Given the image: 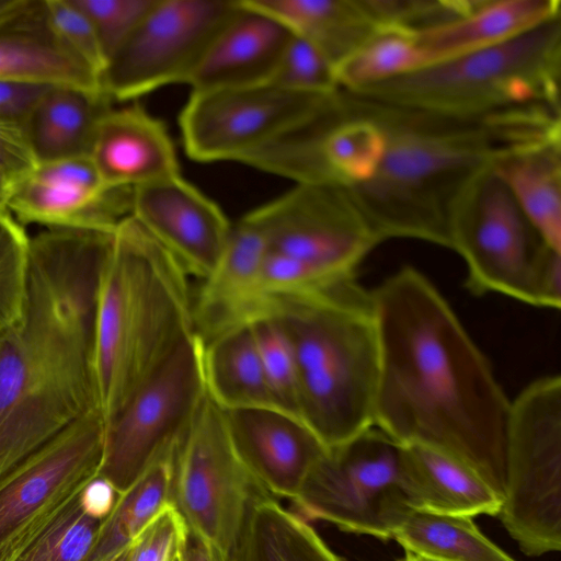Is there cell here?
I'll list each match as a JSON object with an SVG mask.
<instances>
[{"mask_svg":"<svg viewBox=\"0 0 561 561\" xmlns=\"http://www.w3.org/2000/svg\"><path fill=\"white\" fill-rule=\"evenodd\" d=\"M404 550L437 561H515L470 516L411 510L393 533Z\"/></svg>","mask_w":561,"mask_h":561,"instance_id":"cell-31","label":"cell"},{"mask_svg":"<svg viewBox=\"0 0 561 561\" xmlns=\"http://www.w3.org/2000/svg\"><path fill=\"white\" fill-rule=\"evenodd\" d=\"M0 82L102 92L99 76L56 34L45 0H18L0 15Z\"/></svg>","mask_w":561,"mask_h":561,"instance_id":"cell-21","label":"cell"},{"mask_svg":"<svg viewBox=\"0 0 561 561\" xmlns=\"http://www.w3.org/2000/svg\"><path fill=\"white\" fill-rule=\"evenodd\" d=\"M228 432L240 460L274 499L290 501L327 453L299 419L278 409L225 411Z\"/></svg>","mask_w":561,"mask_h":561,"instance_id":"cell-18","label":"cell"},{"mask_svg":"<svg viewBox=\"0 0 561 561\" xmlns=\"http://www.w3.org/2000/svg\"><path fill=\"white\" fill-rule=\"evenodd\" d=\"M30 238L10 211L0 214V332L15 324L24 312Z\"/></svg>","mask_w":561,"mask_h":561,"instance_id":"cell-34","label":"cell"},{"mask_svg":"<svg viewBox=\"0 0 561 561\" xmlns=\"http://www.w3.org/2000/svg\"><path fill=\"white\" fill-rule=\"evenodd\" d=\"M195 333L140 387L105 427L99 476L122 493L185 432L206 389Z\"/></svg>","mask_w":561,"mask_h":561,"instance_id":"cell-14","label":"cell"},{"mask_svg":"<svg viewBox=\"0 0 561 561\" xmlns=\"http://www.w3.org/2000/svg\"><path fill=\"white\" fill-rule=\"evenodd\" d=\"M560 0H478L466 15L411 35L428 67L503 44L560 18Z\"/></svg>","mask_w":561,"mask_h":561,"instance_id":"cell-23","label":"cell"},{"mask_svg":"<svg viewBox=\"0 0 561 561\" xmlns=\"http://www.w3.org/2000/svg\"><path fill=\"white\" fill-rule=\"evenodd\" d=\"M401 482L411 510L497 516L501 496L470 467L440 450L401 446Z\"/></svg>","mask_w":561,"mask_h":561,"instance_id":"cell-24","label":"cell"},{"mask_svg":"<svg viewBox=\"0 0 561 561\" xmlns=\"http://www.w3.org/2000/svg\"><path fill=\"white\" fill-rule=\"evenodd\" d=\"M186 530L184 520L170 503L131 542L128 561H170Z\"/></svg>","mask_w":561,"mask_h":561,"instance_id":"cell-40","label":"cell"},{"mask_svg":"<svg viewBox=\"0 0 561 561\" xmlns=\"http://www.w3.org/2000/svg\"><path fill=\"white\" fill-rule=\"evenodd\" d=\"M400 561H437V560L432 559L426 556H423V554H420V553H415V552L405 550L404 558H402Z\"/></svg>","mask_w":561,"mask_h":561,"instance_id":"cell-46","label":"cell"},{"mask_svg":"<svg viewBox=\"0 0 561 561\" xmlns=\"http://www.w3.org/2000/svg\"><path fill=\"white\" fill-rule=\"evenodd\" d=\"M271 83L310 94L330 95L341 90L331 62L313 45L294 34Z\"/></svg>","mask_w":561,"mask_h":561,"instance_id":"cell-37","label":"cell"},{"mask_svg":"<svg viewBox=\"0 0 561 561\" xmlns=\"http://www.w3.org/2000/svg\"><path fill=\"white\" fill-rule=\"evenodd\" d=\"M250 327L276 405L299 419L296 360L282 323L275 316L267 314L254 320Z\"/></svg>","mask_w":561,"mask_h":561,"instance_id":"cell-35","label":"cell"},{"mask_svg":"<svg viewBox=\"0 0 561 561\" xmlns=\"http://www.w3.org/2000/svg\"><path fill=\"white\" fill-rule=\"evenodd\" d=\"M100 524L78 496L15 561H85Z\"/></svg>","mask_w":561,"mask_h":561,"instance_id":"cell-36","label":"cell"},{"mask_svg":"<svg viewBox=\"0 0 561 561\" xmlns=\"http://www.w3.org/2000/svg\"><path fill=\"white\" fill-rule=\"evenodd\" d=\"M274 83L192 91L179 124L187 156L198 162H251L314 124L339 102Z\"/></svg>","mask_w":561,"mask_h":561,"instance_id":"cell-10","label":"cell"},{"mask_svg":"<svg viewBox=\"0 0 561 561\" xmlns=\"http://www.w3.org/2000/svg\"><path fill=\"white\" fill-rule=\"evenodd\" d=\"M130 546L131 545L122 549L121 551H118L117 553H115L114 556H112L111 558H108L105 561H128L129 554H130Z\"/></svg>","mask_w":561,"mask_h":561,"instance_id":"cell-47","label":"cell"},{"mask_svg":"<svg viewBox=\"0 0 561 561\" xmlns=\"http://www.w3.org/2000/svg\"><path fill=\"white\" fill-rule=\"evenodd\" d=\"M90 158L107 188H135L180 174L167 128L136 105L112 106L103 115Z\"/></svg>","mask_w":561,"mask_h":561,"instance_id":"cell-22","label":"cell"},{"mask_svg":"<svg viewBox=\"0 0 561 561\" xmlns=\"http://www.w3.org/2000/svg\"><path fill=\"white\" fill-rule=\"evenodd\" d=\"M154 0H75L89 18L107 60Z\"/></svg>","mask_w":561,"mask_h":561,"instance_id":"cell-38","label":"cell"},{"mask_svg":"<svg viewBox=\"0 0 561 561\" xmlns=\"http://www.w3.org/2000/svg\"><path fill=\"white\" fill-rule=\"evenodd\" d=\"M293 346L299 419L327 449L374 426L379 340L370 289L356 277L312 296L272 301Z\"/></svg>","mask_w":561,"mask_h":561,"instance_id":"cell-5","label":"cell"},{"mask_svg":"<svg viewBox=\"0 0 561 561\" xmlns=\"http://www.w3.org/2000/svg\"><path fill=\"white\" fill-rule=\"evenodd\" d=\"M112 103L102 92L48 87L24 119L38 164L90 157L98 125Z\"/></svg>","mask_w":561,"mask_h":561,"instance_id":"cell-25","label":"cell"},{"mask_svg":"<svg viewBox=\"0 0 561 561\" xmlns=\"http://www.w3.org/2000/svg\"><path fill=\"white\" fill-rule=\"evenodd\" d=\"M113 232L44 229L30 238L24 312L0 332V479L98 409L96 290Z\"/></svg>","mask_w":561,"mask_h":561,"instance_id":"cell-2","label":"cell"},{"mask_svg":"<svg viewBox=\"0 0 561 561\" xmlns=\"http://www.w3.org/2000/svg\"><path fill=\"white\" fill-rule=\"evenodd\" d=\"M104 442L93 409L0 479V561H15L99 476Z\"/></svg>","mask_w":561,"mask_h":561,"instance_id":"cell-12","label":"cell"},{"mask_svg":"<svg viewBox=\"0 0 561 561\" xmlns=\"http://www.w3.org/2000/svg\"><path fill=\"white\" fill-rule=\"evenodd\" d=\"M385 150L379 127L369 118L353 114L340 104L321 129L317 153L329 181L347 186L368 180L378 168Z\"/></svg>","mask_w":561,"mask_h":561,"instance_id":"cell-32","label":"cell"},{"mask_svg":"<svg viewBox=\"0 0 561 561\" xmlns=\"http://www.w3.org/2000/svg\"><path fill=\"white\" fill-rule=\"evenodd\" d=\"M341 103L383 135L375 173L348 186L381 242L404 238L451 249L455 222L485 173L506 156L561 140L560 114L546 107L459 117L344 90Z\"/></svg>","mask_w":561,"mask_h":561,"instance_id":"cell-3","label":"cell"},{"mask_svg":"<svg viewBox=\"0 0 561 561\" xmlns=\"http://www.w3.org/2000/svg\"><path fill=\"white\" fill-rule=\"evenodd\" d=\"M170 561H181V557H180V548L179 550L174 553V556L172 557V559Z\"/></svg>","mask_w":561,"mask_h":561,"instance_id":"cell-49","label":"cell"},{"mask_svg":"<svg viewBox=\"0 0 561 561\" xmlns=\"http://www.w3.org/2000/svg\"><path fill=\"white\" fill-rule=\"evenodd\" d=\"M37 165L24 122L0 117V172L14 182Z\"/></svg>","mask_w":561,"mask_h":561,"instance_id":"cell-41","label":"cell"},{"mask_svg":"<svg viewBox=\"0 0 561 561\" xmlns=\"http://www.w3.org/2000/svg\"><path fill=\"white\" fill-rule=\"evenodd\" d=\"M202 342L205 389L220 409H278L271 393L250 324L225 331Z\"/></svg>","mask_w":561,"mask_h":561,"instance_id":"cell-27","label":"cell"},{"mask_svg":"<svg viewBox=\"0 0 561 561\" xmlns=\"http://www.w3.org/2000/svg\"><path fill=\"white\" fill-rule=\"evenodd\" d=\"M51 85L0 82V117L23 121L43 92Z\"/></svg>","mask_w":561,"mask_h":561,"instance_id":"cell-42","label":"cell"},{"mask_svg":"<svg viewBox=\"0 0 561 561\" xmlns=\"http://www.w3.org/2000/svg\"><path fill=\"white\" fill-rule=\"evenodd\" d=\"M13 181L0 172V214L8 213L9 198Z\"/></svg>","mask_w":561,"mask_h":561,"instance_id":"cell-45","label":"cell"},{"mask_svg":"<svg viewBox=\"0 0 561 561\" xmlns=\"http://www.w3.org/2000/svg\"><path fill=\"white\" fill-rule=\"evenodd\" d=\"M267 253L265 240L254 228L241 219L232 225L219 261L194 295L195 333L203 341L267 314L262 288Z\"/></svg>","mask_w":561,"mask_h":561,"instance_id":"cell-19","label":"cell"},{"mask_svg":"<svg viewBox=\"0 0 561 561\" xmlns=\"http://www.w3.org/2000/svg\"><path fill=\"white\" fill-rule=\"evenodd\" d=\"M313 45L335 68L381 34L363 0H248Z\"/></svg>","mask_w":561,"mask_h":561,"instance_id":"cell-26","label":"cell"},{"mask_svg":"<svg viewBox=\"0 0 561 561\" xmlns=\"http://www.w3.org/2000/svg\"><path fill=\"white\" fill-rule=\"evenodd\" d=\"M50 23L61 42L95 75L106 59L87 14L75 0H45Z\"/></svg>","mask_w":561,"mask_h":561,"instance_id":"cell-39","label":"cell"},{"mask_svg":"<svg viewBox=\"0 0 561 561\" xmlns=\"http://www.w3.org/2000/svg\"><path fill=\"white\" fill-rule=\"evenodd\" d=\"M450 250L466 264L465 284L472 295L496 293L560 308L561 253L543 241L493 169L457 218Z\"/></svg>","mask_w":561,"mask_h":561,"instance_id":"cell-7","label":"cell"},{"mask_svg":"<svg viewBox=\"0 0 561 561\" xmlns=\"http://www.w3.org/2000/svg\"><path fill=\"white\" fill-rule=\"evenodd\" d=\"M273 497L232 445L225 411L205 392L172 461L171 502L187 529L227 560L250 506Z\"/></svg>","mask_w":561,"mask_h":561,"instance_id":"cell-9","label":"cell"},{"mask_svg":"<svg viewBox=\"0 0 561 561\" xmlns=\"http://www.w3.org/2000/svg\"><path fill=\"white\" fill-rule=\"evenodd\" d=\"M118 494L107 480L96 477L81 491L79 503L85 514L102 522L114 508Z\"/></svg>","mask_w":561,"mask_h":561,"instance_id":"cell-43","label":"cell"},{"mask_svg":"<svg viewBox=\"0 0 561 561\" xmlns=\"http://www.w3.org/2000/svg\"><path fill=\"white\" fill-rule=\"evenodd\" d=\"M191 276L130 215L116 226L98 280L94 376L106 425L195 334Z\"/></svg>","mask_w":561,"mask_h":561,"instance_id":"cell-4","label":"cell"},{"mask_svg":"<svg viewBox=\"0 0 561 561\" xmlns=\"http://www.w3.org/2000/svg\"><path fill=\"white\" fill-rule=\"evenodd\" d=\"M291 36L277 19L238 0L187 84L192 91H210L271 83Z\"/></svg>","mask_w":561,"mask_h":561,"instance_id":"cell-20","label":"cell"},{"mask_svg":"<svg viewBox=\"0 0 561 561\" xmlns=\"http://www.w3.org/2000/svg\"><path fill=\"white\" fill-rule=\"evenodd\" d=\"M18 0H0V15L10 10Z\"/></svg>","mask_w":561,"mask_h":561,"instance_id":"cell-48","label":"cell"},{"mask_svg":"<svg viewBox=\"0 0 561 561\" xmlns=\"http://www.w3.org/2000/svg\"><path fill=\"white\" fill-rule=\"evenodd\" d=\"M180 557L181 561H226L203 539L188 529L180 546Z\"/></svg>","mask_w":561,"mask_h":561,"instance_id":"cell-44","label":"cell"},{"mask_svg":"<svg viewBox=\"0 0 561 561\" xmlns=\"http://www.w3.org/2000/svg\"><path fill=\"white\" fill-rule=\"evenodd\" d=\"M493 170L543 241L561 253L560 141L514 152Z\"/></svg>","mask_w":561,"mask_h":561,"instance_id":"cell-28","label":"cell"},{"mask_svg":"<svg viewBox=\"0 0 561 561\" xmlns=\"http://www.w3.org/2000/svg\"><path fill=\"white\" fill-rule=\"evenodd\" d=\"M401 450L376 426L328 449L291 500L299 516L392 539L411 511L401 482Z\"/></svg>","mask_w":561,"mask_h":561,"instance_id":"cell-11","label":"cell"},{"mask_svg":"<svg viewBox=\"0 0 561 561\" xmlns=\"http://www.w3.org/2000/svg\"><path fill=\"white\" fill-rule=\"evenodd\" d=\"M176 445L118 494L114 508L100 524L85 561H105L131 545L148 524L172 503V461Z\"/></svg>","mask_w":561,"mask_h":561,"instance_id":"cell-30","label":"cell"},{"mask_svg":"<svg viewBox=\"0 0 561 561\" xmlns=\"http://www.w3.org/2000/svg\"><path fill=\"white\" fill-rule=\"evenodd\" d=\"M133 188H107L90 157L39 163L12 183L9 211L23 226L113 231L130 215Z\"/></svg>","mask_w":561,"mask_h":561,"instance_id":"cell-16","label":"cell"},{"mask_svg":"<svg viewBox=\"0 0 561 561\" xmlns=\"http://www.w3.org/2000/svg\"><path fill=\"white\" fill-rule=\"evenodd\" d=\"M500 519L529 557L561 549V377L528 383L511 400Z\"/></svg>","mask_w":561,"mask_h":561,"instance_id":"cell-8","label":"cell"},{"mask_svg":"<svg viewBox=\"0 0 561 561\" xmlns=\"http://www.w3.org/2000/svg\"><path fill=\"white\" fill-rule=\"evenodd\" d=\"M265 240L268 251L332 280L355 277L363 260L381 241L350 187L339 182H305L242 219Z\"/></svg>","mask_w":561,"mask_h":561,"instance_id":"cell-13","label":"cell"},{"mask_svg":"<svg viewBox=\"0 0 561 561\" xmlns=\"http://www.w3.org/2000/svg\"><path fill=\"white\" fill-rule=\"evenodd\" d=\"M426 67L423 50L411 34L381 33L336 69L339 85L357 91Z\"/></svg>","mask_w":561,"mask_h":561,"instance_id":"cell-33","label":"cell"},{"mask_svg":"<svg viewBox=\"0 0 561 561\" xmlns=\"http://www.w3.org/2000/svg\"><path fill=\"white\" fill-rule=\"evenodd\" d=\"M238 0H154L106 60L100 87L112 102L188 82Z\"/></svg>","mask_w":561,"mask_h":561,"instance_id":"cell-15","label":"cell"},{"mask_svg":"<svg viewBox=\"0 0 561 561\" xmlns=\"http://www.w3.org/2000/svg\"><path fill=\"white\" fill-rule=\"evenodd\" d=\"M226 561H345L274 497L254 502Z\"/></svg>","mask_w":561,"mask_h":561,"instance_id":"cell-29","label":"cell"},{"mask_svg":"<svg viewBox=\"0 0 561 561\" xmlns=\"http://www.w3.org/2000/svg\"><path fill=\"white\" fill-rule=\"evenodd\" d=\"M561 16L503 44L357 91L391 105L459 117L560 110Z\"/></svg>","mask_w":561,"mask_h":561,"instance_id":"cell-6","label":"cell"},{"mask_svg":"<svg viewBox=\"0 0 561 561\" xmlns=\"http://www.w3.org/2000/svg\"><path fill=\"white\" fill-rule=\"evenodd\" d=\"M130 216L201 280L219 261L232 230L216 203L181 174L133 188Z\"/></svg>","mask_w":561,"mask_h":561,"instance_id":"cell-17","label":"cell"},{"mask_svg":"<svg viewBox=\"0 0 561 561\" xmlns=\"http://www.w3.org/2000/svg\"><path fill=\"white\" fill-rule=\"evenodd\" d=\"M370 291L379 340L374 426L401 446L455 457L503 500L511 400L489 360L419 270L403 266Z\"/></svg>","mask_w":561,"mask_h":561,"instance_id":"cell-1","label":"cell"}]
</instances>
